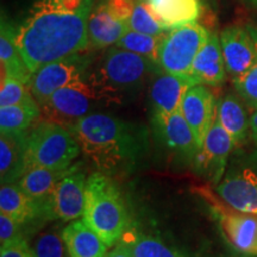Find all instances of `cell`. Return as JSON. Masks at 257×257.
Segmentation results:
<instances>
[{"label": "cell", "mask_w": 257, "mask_h": 257, "mask_svg": "<svg viewBox=\"0 0 257 257\" xmlns=\"http://www.w3.org/2000/svg\"><path fill=\"white\" fill-rule=\"evenodd\" d=\"M0 213L11 217L19 224L27 225L37 219H47L46 213L32 199L28 197L17 182L2 184Z\"/></svg>", "instance_id": "obj_21"}, {"label": "cell", "mask_w": 257, "mask_h": 257, "mask_svg": "<svg viewBox=\"0 0 257 257\" xmlns=\"http://www.w3.org/2000/svg\"><path fill=\"white\" fill-rule=\"evenodd\" d=\"M95 99L98 96L91 83L80 80L56 91L42 106L41 111L46 119L69 128L88 114Z\"/></svg>", "instance_id": "obj_9"}, {"label": "cell", "mask_w": 257, "mask_h": 257, "mask_svg": "<svg viewBox=\"0 0 257 257\" xmlns=\"http://www.w3.org/2000/svg\"><path fill=\"white\" fill-rule=\"evenodd\" d=\"M240 257H253V256H245V255H242Z\"/></svg>", "instance_id": "obj_39"}, {"label": "cell", "mask_w": 257, "mask_h": 257, "mask_svg": "<svg viewBox=\"0 0 257 257\" xmlns=\"http://www.w3.org/2000/svg\"><path fill=\"white\" fill-rule=\"evenodd\" d=\"M154 17L167 30L197 22L201 15L200 0H146Z\"/></svg>", "instance_id": "obj_20"}, {"label": "cell", "mask_w": 257, "mask_h": 257, "mask_svg": "<svg viewBox=\"0 0 257 257\" xmlns=\"http://www.w3.org/2000/svg\"><path fill=\"white\" fill-rule=\"evenodd\" d=\"M64 170H53L47 168H31L24 173L17 184L29 198L32 199L46 213L49 220V200L54 188L62 178Z\"/></svg>", "instance_id": "obj_22"}, {"label": "cell", "mask_w": 257, "mask_h": 257, "mask_svg": "<svg viewBox=\"0 0 257 257\" xmlns=\"http://www.w3.org/2000/svg\"><path fill=\"white\" fill-rule=\"evenodd\" d=\"M197 191L210 205L231 248L240 255L257 257V214L234 210L208 188Z\"/></svg>", "instance_id": "obj_7"}, {"label": "cell", "mask_w": 257, "mask_h": 257, "mask_svg": "<svg viewBox=\"0 0 257 257\" xmlns=\"http://www.w3.org/2000/svg\"><path fill=\"white\" fill-rule=\"evenodd\" d=\"M0 257H35L28 240L10 244L0 248Z\"/></svg>", "instance_id": "obj_35"}, {"label": "cell", "mask_w": 257, "mask_h": 257, "mask_svg": "<svg viewBox=\"0 0 257 257\" xmlns=\"http://www.w3.org/2000/svg\"><path fill=\"white\" fill-rule=\"evenodd\" d=\"M226 72L236 81L251 68L257 57L256 42L249 27H227L219 35Z\"/></svg>", "instance_id": "obj_12"}, {"label": "cell", "mask_w": 257, "mask_h": 257, "mask_svg": "<svg viewBox=\"0 0 257 257\" xmlns=\"http://www.w3.org/2000/svg\"><path fill=\"white\" fill-rule=\"evenodd\" d=\"M105 257H134L130 250L125 244L119 242L110 252L106 253Z\"/></svg>", "instance_id": "obj_36"}, {"label": "cell", "mask_w": 257, "mask_h": 257, "mask_svg": "<svg viewBox=\"0 0 257 257\" xmlns=\"http://www.w3.org/2000/svg\"><path fill=\"white\" fill-rule=\"evenodd\" d=\"M134 257H184L163 244L162 240L136 230H127L119 240Z\"/></svg>", "instance_id": "obj_27"}, {"label": "cell", "mask_w": 257, "mask_h": 257, "mask_svg": "<svg viewBox=\"0 0 257 257\" xmlns=\"http://www.w3.org/2000/svg\"><path fill=\"white\" fill-rule=\"evenodd\" d=\"M242 101L240 96L229 93L217 106V120L233 138L236 146L245 142L250 131V117Z\"/></svg>", "instance_id": "obj_24"}, {"label": "cell", "mask_w": 257, "mask_h": 257, "mask_svg": "<svg viewBox=\"0 0 257 257\" xmlns=\"http://www.w3.org/2000/svg\"><path fill=\"white\" fill-rule=\"evenodd\" d=\"M217 194L234 210L257 214V173L244 168L217 185Z\"/></svg>", "instance_id": "obj_15"}, {"label": "cell", "mask_w": 257, "mask_h": 257, "mask_svg": "<svg viewBox=\"0 0 257 257\" xmlns=\"http://www.w3.org/2000/svg\"><path fill=\"white\" fill-rule=\"evenodd\" d=\"M80 165L76 163L64 170L54 188L49 200L51 219L73 221L83 216L87 178Z\"/></svg>", "instance_id": "obj_10"}, {"label": "cell", "mask_w": 257, "mask_h": 257, "mask_svg": "<svg viewBox=\"0 0 257 257\" xmlns=\"http://www.w3.org/2000/svg\"><path fill=\"white\" fill-rule=\"evenodd\" d=\"M69 130L83 155L108 176L126 172L136 165L147 146L140 128L110 114H87Z\"/></svg>", "instance_id": "obj_2"}, {"label": "cell", "mask_w": 257, "mask_h": 257, "mask_svg": "<svg viewBox=\"0 0 257 257\" xmlns=\"http://www.w3.org/2000/svg\"><path fill=\"white\" fill-rule=\"evenodd\" d=\"M163 36L165 35H162V36H153V35L142 34V32H137L128 29L126 34L117 42L115 47L147 57V59H149L157 64L159 48Z\"/></svg>", "instance_id": "obj_28"}, {"label": "cell", "mask_w": 257, "mask_h": 257, "mask_svg": "<svg viewBox=\"0 0 257 257\" xmlns=\"http://www.w3.org/2000/svg\"><path fill=\"white\" fill-rule=\"evenodd\" d=\"M62 231L54 227L42 232L32 244L31 249L35 257H70Z\"/></svg>", "instance_id": "obj_30"}, {"label": "cell", "mask_w": 257, "mask_h": 257, "mask_svg": "<svg viewBox=\"0 0 257 257\" xmlns=\"http://www.w3.org/2000/svg\"><path fill=\"white\" fill-rule=\"evenodd\" d=\"M24 225L12 219L11 217L0 213V248L21 240H27Z\"/></svg>", "instance_id": "obj_33"}, {"label": "cell", "mask_w": 257, "mask_h": 257, "mask_svg": "<svg viewBox=\"0 0 257 257\" xmlns=\"http://www.w3.org/2000/svg\"><path fill=\"white\" fill-rule=\"evenodd\" d=\"M154 118L168 148L188 161H194L200 147L181 111L172 114L154 115Z\"/></svg>", "instance_id": "obj_17"}, {"label": "cell", "mask_w": 257, "mask_h": 257, "mask_svg": "<svg viewBox=\"0 0 257 257\" xmlns=\"http://www.w3.org/2000/svg\"><path fill=\"white\" fill-rule=\"evenodd\" d=\"M40 105H14L0 107V133L18 134L30 130L41 117Z\"/></svg>", "instance_id": "obj_26"}, {"label": "cell", "mask_w": 257, "mask_h": 257, "mask_svg": "<svg viewBox=\"0 0 257 257\" xmlns=\"http://www.w3.org/2000/svg\"><path fill=\"white\" fill-rule=\"evenodd\" d=\"M70 257H105L107 245L82 220H73L62 231Z\"/></svg>", "instance_id": "obj_23"}, {"label": "cell", "mask_w": 257, "mask_h": 257, "mask_svg": "<svg viewBox=\"0 0 257 257\" xmlns=\"http://www.w3.org/2000/svg\"><path fill=\"white\" fill-rule=\"evenodd\" d=\"M135 3L136 0H105V4L112 16L127 24L133 15Z\"/></svg>", "instance_id": "obj_34"}, {"label": "cell", "mask_w": 257, "mask_h": 257, "mask_svg": "<svg viewBox=\"0 0 257 257\" xmlns=\"http://www.w3.org/2000/svg\"><path fill=\"white\" fill-rule=\"evenodd\" d=\"M234 146L233 138L216 118L194 160L198 172L212 184H219Z\"/></svg>", "instance_id": "obj_11"}, {"label": "cell", "mask_w": 257, "mask_h": 257, "mask_svg": "<svg viewBox=\"0 0 257 257\" xmlns=\"http://www.w3.org/2000/svg\"><path fill=\"white\" fill-rule=\"evenodd\" d=\"M195 85L198 83L191 76L174 75L165 72L157 75L149 89L154 115L172 114L180 111L185 94Z\"/></svg>", "instance_id": "obj_14"}, {"label": "cell", "mask_w": 257, "mask_h": 257, "mask_svg": "<svg viewBox=\"0 0 257 257\" xmlns=\"http://www.w3.org/2000/svg\"><path fill=\"white\" fill-rule=\"evenodd\" d=\"M210 34L197 22L170 29L162 37L159 48L160 68L165 73L189 76L192 64Z\"/></svg>", "instance_id": "obj_6"}, {"label": "cell", "mask_w": 257, "mask_h": 257, "mask_svg": "<svg viewBox=\"0 0 257 257\" xmlns=\"http://www.w3.org/2000/svg\"><path fill=\"white\" fill-rule=\"evenodd\" d=\"M128 24L117 19L108 11L105 2L93 6L88 19L89 42L95 48L115 46L117 42L126 34Z\"/></svg>", "instance_id": "obj_19"}, {"label": "cell", "mask_w": 257, "mask_h": 257, "mask_svg": "<svg viewBox=\"0 0 257 257\" xmlns=\"http://www.w3.org/2000/svg\"><path fill=\"white\" fill-rule=\"evenodd\" d=\"M29 131V130H28ZM28 131L0 136V180L2 184L17 182L27 172Z\"/></svg>", "instance_id": "obj_18"}, {"label": "cell", "mask_w": 257, "mask_h": 257, "mask_svg": "<svg viewBox=\"0 0 257 257\" xmlns=\"http://www.w3.org/2000/svg\"><path fill=\"white\" fill-rule=\"evenodd\" d=\"M94 3L76 12L38 0L15 28V42L31 74L44 64L82 53L89 46L88 19Z\"/></svg>", "instance_id": "obj_1"}, {"label": "cell", "mask_w": 257, "mask_h": 257, "mask_svg": "<svg viewBox=\"0 0 257 257\" xmlns=\"http://www.w3.org/2000/svg\"><path fill=\"white\" fill-rule=\"evenodd\" d=\"M28 85L12 78H2L0 107L14 105H36ZM38 105V104H37Z\"/></svg>", "instance_id": "obj_31"}, {"label": "cell", "mask_w": 257, "mask_h": 257, "mask_svg": "<svg viewBox=\"0 0 257 257\" xmlns=\"http://www.w3.org/2000/svg\"><path fill=\"white\" fill-rule=\"evenodd\" d=\"M82 217L107 248L119 243L127 231V210L119 188L108 175L96 172L87 178Z\"/></svg>", "instance_id": "obj_3"}, {"label": "cell", "mask_w": 257, "mask_h": 257, "mask_svg": "<svg viewBox=\"0 0 257 257\" xmlns=\"http://www.w3.org/2000/svg\"><path fill=\"white\" fill-rule=\"evenodd\" d=\"M217 106L213 92L205 85L193 86L184 96L180 111L192 127L200 148L217 118Z\"/></svg>", "instance_id": "obj_13"}, {"label": "cell", "mask_w": 257, "mask_h": 257, "mask_svg": "<svg viewBox=\"0 0 257 257\" xmlns=\"http://www.w3.org/2000/svg\"><path fill=\"white\" fill-rule=\"evenodd\" d=\"M89 60L81 53L66 59L44 64L31 74L29 88L35 100L42 107L59 89L85 80Z\"/></svg>", "instance_id": "obj_8"}, {"label": "cell", "mask_w": 257, "mask_h": 257, "mask_svg": "<svg viewBox=\"0 0 257 257\" xmlns=\"http://www.w3.org/2000/svg\"><path fill=\"white\" fill-rule=\"evenodd\" d=\"M156 66L147 57L114 46L106 51L88 82L98 99H117L137 91Z\"/></svg>", "instance_id": "obj_4"}, {"label": "cell", "mask_w": 257, "mask_h": 257, "mask_svg": "<svg viewBox=\"0 0 257 257\" xmlns=\"http://www.w3.org/2000/svg\"><path fill=\"white\" fill-rule=\"evenodd\" d=\"M244 2L249 3L250 5H252V6H256V8H257V0H244Z\"/></svg>", "instance_id": "obj_38"}, {"label": "cell", "mask_w": 257, "mask_h": 257, "mask_svg": "<svg viewBox=\"0 0 257 257\" xmlns=\"http://www.w3.org/2000/svg\"><path fill=\"white\" fill-rule=\"evenodd\" d=\"M128 28L153 36H162L168 31L156 21L146 0H136L133 15L128 19Z\"/></svg>", "instance_id": "obj_29"}, {"label": "cell", "mask_w": 257, "mask_h": 257, "mask_svg": "<svg viewBox=\"0 0 257 257\" xmlns=\"http://www.w3.org/2000/svg\"><path fill=\"white\" fill-rule=\"evenodd\" d=\"M0 62L2 78H12L29 85L31 72L25 64L15 42V27L10 25L5 19L2 21L0 32Z\"/></svg>", "instance_id": "obj_25"}, {"label": "cell", "mask_w": 257, "mask_h": 257, "mask_svg": "<svg viewBox=\"0 0 257 257\" xmlns=\"http://www.w3.org/2000/svg\"><path fill=\"white\" fill-rule=\"evenodd\" d=\"M251 31L253 38L256 42V49H257V28L249 27ZM234 88L240 96L244 104H245L250 110H257V57L255 63L252 67L246 72L242 78H239L236 81H233Z\"/></svg>", "instance_id": "obj_32"}, {"label": "cell", "mask_w": 257, "mask_h": 257, "mask_svg": "<svg viewBox=\"0 0 257 257\" xmlns=\"http://www.w3.org/2000/svg\"><path fill=\"white\" fill-rule=\"evenodd\" d=\"M250 131H251V136L257 144V110L252 112L250 115Z\"/></svg>", "instance_id": "obj_37"}, {"label": "cell", "mask_w": 257, "mask_h": 257, "mask_svg": "<svg viewBox=\"0 0 257 257\" xmlns=\"http://www.w3.org/2000/svg\"><path fill=\"white\" fill-rule=\"evenodd\" d=\"M226 73L220 38L217 32H211L192 64L189 76L198 85L219 86L225 81Z\"/></svg>", "instance_id": "obj_16"}, {"label": "cell", "mask_w": 257, "mask_h": 257, "mask_svg": "<svg viewBox=\"0 0 257 257\" xmlns=\"http://www.w3.org/2000/svg\"><path fill=\"white\" fill-rule=\"evenodd\" d=\"M80 152L81 148L68 127L48 119L38 120L28 131L27 170H66L80 155Z\"/></svg>", "instance_id": "obj_5"}]
</instances>
